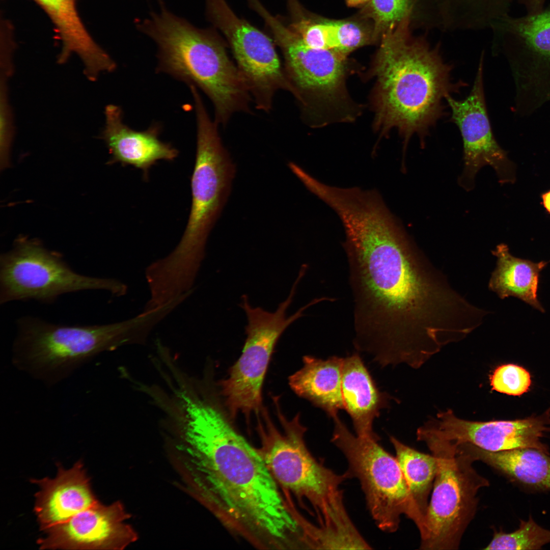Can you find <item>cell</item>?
<instances>
[{
  "mask_svg": "<svg viewBox=\"0 0 550 550\" xmlns=\"http://www.w3.org/2000/svg\"><path fill=\"white\" fill-rule=\"evenodd\" d=\"M57 466L54 478L30 480L40 489L35 494L34 510L42 531L68 520L99 501L81 460L70 469L60 464Z\"/></svg>",
  "mask_w": 550,
  "mask_h": 550,
  "instance_id": "e0dca14e",
  "label": "cell"
},
{
  "mask_svg": "<svg viewBox=\"0 0 550 550\" xmlns=\"http://www.w3.org/2000/svg\"><path fill=\"white\" fill-rule=\"evenodd\" d=\"M549 423L547 413L522 420L482 422L459 418L448 409L429 420L425 431L431 437L456 446L470 444L491 452L530 448L549 454L548 448L541 441Z\"/></svg>",
  "mask_w": 550,
  "mask_h": 550,
  "instance_id": "9a60e30c",
  "label": "cell"
},
{
  "mask_svg": "<svg viewBox=\"0 0 550 550\" xmlns=\"http://www.w3.org/2000/svg\"><path fill=\"white\" fill-rule=\"evenodd\" d=\"M420 0H371L366 7L365 13L374 22L373 40L395 29L405 18L411 17L416 21Z\"/></svg>",
  "mask_w": 550,
  "mask_h": 550,
  "instance_id": "4316f807",
  "label": "cell"
},
{
  "mask_svg": "<svg viewBox=\"0 0 550 550\" xmlns=\"http://www.w3.org/2000/svg\"><path fill=\"white\" fill-rule=\"evenodd\" d=\"M343 358L323 360L306 355L303 367L289 378L292 390L333 418L344 409L342 392Z\"/></svg>",
  "mask_w": 550,
  "mask_h": 550,
  "instance_id": "ffe728a7",
  "label": "cell"
},
{
  "mask_svg": "<svg viewBox=\"0 0 550 550\" xmlns=\"http://www.w3.org/2000/svg\"><path fill=\"white\" fill-rule=\"evenodd\" d=\"M158 323L152 311L120 322L92 325H59L25 316L17 321L12 363L45 384L54 386L100 353L143 344Z\"/></svg>",
  "mask_w": 550,
  "mask_h": 550,
  "instance_id": "8992f818",
  "label": "cell"
},
{
  "mask_svg": "<svg viewBox=\"0 0 550 550\" xmlns=\"http://www.w3.org/2000/svg\"><path fill=\"white\" fill-rule=\"evenodd\" d=\"M194 104L197 149L191 178L190 211L179 243L163 258L170 272L185 279L197 276L208 237L226 203L236 172L222 142L218 124L210 118L202 100H196Z\"/></svg>",
  "mask_w": 550,
  "mask_h": 550,
  "instance_id": "52a82bcc",
  "label": "cell"
},
{
  "mask_svg": "<svg viewBox=\"0 0 550 550\" xmlns=\"http://www.w3.org/2000/svg\"><path fill=\"white\" fill-rule=\"evenodd\" d=\"M127 286L114 279L86 276L73 270L61 254L40 242L17 239L13 249L0 256V304L34 299L53 302L61 295L87 290H104L115 296Z\"/></svg>",
  "mask_w": 550,
  "mask_h": 550,
  "instance_id": "8fae6325",
  "label": "cell"
},
{
  "mask_svg": "<svg viewBox=\"0 0 550 550\" xmlns=\"http://www.w3.org/2000/svg\"><path fill=\"white\" fill-rule=\"evenodd\" d=\"M342 392L345 410L358 436L379 439L373 422L387 405L388 396L379 391L360 355L343 358Z\"/></svg>",
  "mask_w": 550,
  "mask_h": 550,
  "instance_id": "d6986e66",
  "label": "cell"
},
{
  "mask_svg": "<svg viewBox=\"0 0 550 550\" xmlns=\"http://www.w3.org/2000/svg\"><path fill=\"white\" fill-rule=\"evenodd\" d=\"M331 439L343 453L349 473L356 477L365 493L368 507L381 530L394 532L405 514L425 534V519L413 499L396 459L378 443V439L354 435L337 416L333 418Z\"/></svg>",
  "mask_w": 550,
  "mask_h": 550,
  "instance_id": "30bf717a",
  "label": "cell"
},
{
  "mask_svg": "<svg viewBox=\"0 0 550 550\" xmlns=\"http://www.w3.org/2000/svg\"><path fill=\"white\" fill-rule=\"evenodd\" d=\"M390 439L415 503L425 519L428 498L437 471L436 458L432 454L418 451L394 436H391Z\"/></svg>",
  "mask_w": 550,
  "mask_h": 550,
  "instance_id": "484cf974",
  "label": "cell"
},
{
  "mask_svg": "<svg viewBox=\"0 0 550 550\" xmlns=\"http://www.w3.org/2000/svg\"><path fill=\"white\" fill-rule=\"evenodd\" d=\"M261 412L258 450L286 497L292 493L301 503L305 500L310 503L328 544L343 545L355 540L359 532L346 511L340 488L348 474L338 475L313 457L304 441L307 428L300 424L299 414L288 420L278 409L280 430L265 409Z\"/></svg>",
  "mask_w": 550,
  "mask_h": 550,
  "instance_id": "5b68a950",
  "label": "cell"
},
{
  "mask_svg": "<svg viewBox=\"0 0 550 550\" xmlns=\"http://www.w3.org/2000/svg\"><path fill=\"white\" fill-rule=\"evenodd\" d=\"M429 29L444 31L490 29L500 17L509 14L510 0H422Z\"/></svg>",
  "mask_w": 550,
  "mask_h": 550,
  "instance_id": "7402d4cb",
  "label": "cell"
},
{
  "mask_svg": "<svg viewBox=\"0 0 550 550\" xmlns=\"http://www.w3.org/2000/svg\"><path fill=\"white\" fill-rule=\"evenodd\" d=\"M419 441L426 444L437 462L420 549H457L475 514L478 492L489 481L474 468V457L459 447L428 436Z\"/></svg>",
  "mask_w": 550,
  "mask_h": 550,
  "instance_id": "9c48e42d",
  "label": "cell"
},
{
  "mask_svg": "<svg viewBox=\"0 0 550 550\" xmlns=\"http://www.w3.org/2000/svg\"><path fill=\"white\" fill-rule=\"evenodd\" d=\"M492 254L497 260L489 280V289L501 299L514 296L544 312L538 299L537 291L540 272L550 261L536 263L515 257L504 243L498 245Z\"/></svg>",
  "mask_w": 550,
  "mask_h": 550,
  "instance_id": "603a6c76",
  "label": "cell"
},
{
  "mask_svg": "<svg viewBox=\"0 0 550 550\" xmlns=\"http://www.w3.org/2000/svg\"><path fill=\"white\" fill-rule=\"evenodd\" d=\"M52 17L59 29L64 48L58 62L65 63L75 53L84 65V71L93 74L107 65L109 56L89 36L77 15L74 0H37Z\"/></svg>",
  "mask_w": 550,
  "mask_h": 550,
  "instance_id": "cb8c5ba5",
  "label": "cell"
},
{
  "mask_svg": "<svg viewBox=\"0 0 550 550\" xmlns=\"http://www.w3.org/2000/svg\"><path fill=\"white\" fill-rule=\"evenodd\" d=\"M371 0H346L347 5L350 7H355L361 4L368 3Z\"/></svg>",
  "mask_w": 550,
  "mask_h": 550,
  "instance_id": "836d02e7",
  "label": "cell"
},
{
  "mask_svg": "<svg viewBox=\"0 0 550 550\" xmlns=\"http://www.w3.org/2000/svg\"><path fill=\"white\" fill-rule=\"evenodd\" d=\"M341 222L358 350L383 367H416L467 333L476 306L428 261L384 203L358 205Z\"/></svg>",
  "mask_w": 550,
  "mask_h": 550,
  "instance_id": "6da1fadb",
  "label": "cell"
},
{
  "mask_svg": "<svg viewBox=\"0 0 550 550\" xmlns=\"http://www.w3.org/2000/svg\"><path fill=\"white\" fill-rule=\"evenodd\" d=\"M262 18L281 50L290 93L297 101L305 120L317 126L353 120L356 114L346 88L347 57L309 46L268 11Z\"/></svg>",
  "mask_w": 550,
  "mask_h": 550,
  "instance_id": "ba28073f",
  "label": "cell"
},
{
  "mask_svg": "<svg viewBox=\"0 0 550 550\" xmlns=\"http://www.w3.org/2000/svg\"><path fill=\"white\" fill-rule=\"evenodd\" d=\"M461 447L472 456L527 489L550 491L549 454L535 448H524L491 452L473 445Z\"/></svg>",
  "mask_w": 550,
  "mask_h": 550,
  "instance_id": "44dd1931",
  "label": "cell"
},
{
  "mask_svg": "<svg viewBox=\"0 0 550 550\" xmlns=\"http://www.w3.org/2000/svg\"><path fill=\"white\" fill-rule=\"evenodd\" d=\"M550 542V530L538 525L530 516L527 520H520L514 531L494 533L485 549H540Z\"/></svg>",
  "mask_w": 550,
  "mask_h": 550,
  "instance_id": "83f0119b",
  "label": "cell"
},
{
  "mask_svg": "<svg viewBox=\"0 0 550 550\" xmlns=\"http://www.w3.org/2000/svg\"><path fill=\"white\" fill-rule=\"evenodd\" d=\"M483 57L469 95L462 100L451 95L446 98L463 141V169L458 183L467 191L474 188L475 177L485 166L494 169L501 183L512 182L515 176L512 163L492 132L483 89Z\"/></svg>",
  "mask_w": 550,
  "mask_h": 550,
  "instance_id": "5bb4252c",
  "label": "cell"
},
{
  "mask_svg": "<svg viewBox=\"0 0 550 550\" xmlns=\"http://www.w3.org/2000/svg\"><path fill=\"white\" fill-rule=\"evenodd\" d=\"M0 147L1 167L8 165L9 153L13 137L11 111L7 94V87H1Z\"/></svg>",
  "mask_w": 550,
  "mask_h": 550,
  "instance_id": "4dcf8cb0",
  "label": "cell"
},
{
  "mask_svg": "<svg viewBox=\"0 0 550 550\" xmlns=\"http://www.w3.org/2000/svg\"><path fill=\"white\" fill-rule=\"evenodd\" d=\"M207 16L224 34L256 108L269 112L274 97L290 86L271 40L238 18L225 0H206Z\"/></svg>",
  "mask_w": 550,
  "mask_h": 550,
  "instance_id": "4fadbf2b",
  "label": "cell"
},
{
  "mask_svg": "<svg viewBox=\"0 0 550 550\" xmlns=\"http://www.w3.org/2000/svg\"><path fill=\"white\" fill-rule=\"evenodd\" d=\"M104 115L101 135L112 155L109 163L131 166L141 170L147 179L149 169L158 161H172L178 156L176 149L159 139L158 125L143 131L132 129L124 123L122 111L115 104L105 106Z\"/></svg>",
  "mask_w": 550,
  "mask_h": 550,
  "instance_id": "ac0fdd59",
  "label": "cell"
},
{
  "mask_svg": "<svg viewBox=\"0 0 550 550\" xmlns=\"http://www.w3.org/2000/svg\"><path fill=\"white\" fill-rule=\"evenodd\" d=\"M336 52L345 57L371 41L367 33L359 24L349 21H335Z\"/></svg>",
  "mask_w": 550,
  "mask_h": 550,
  "instance_id": "f546056e",
  "label": "cell"
},
{
  "mask_svg": "<svg viewBox=\"0 0 550 550\" xmlns=\"http://www.w3.org/2000/svg\"><path fill=\"white\" fill-rule=\"evenodd\" d=\"M492 390L508 395L520 396L527 392L531 383L529 372L514 364L499 366L489 377Z\"/></svg>",
  "mask_w": 550,
  "mask_h": 550,
  "instance_id": "f1b7e54d",
  "label": "cell"
},
{
  "mask_svg": "<svg viewBox=\"0 0 550 550\" xmlns=\"http://www.w3.org/2000/svg\"><path fill=\"white\" fill-rule=\"evenodd\" d=\"M490 29L497 41L516 44L533 55L550 60V6L521 17L506 14Z\"/></svg>",
  "mask_w": 550,
  "mask_h": 550,
  "instance_id": "d4e9b609",
  "label": "cell"
},
{
  "mask_svg": "<svg viewBox=\"0 0 550 550\" xmlns=\"http://www.w3.org/2000/svg\"><path fill=\"white\" fill-rule=\"evenodd\" d=\"M120 501H99L68 520L46 529L37 540L41 549L121 550L135 542L137 533Z\"/></svg>",
  "mask_w": 550,
  "mask_h": 550,
  "instance_id": "2e32d148",
  "label": "cell"
},
{
  "mask_svg": "<svg viewBox=\"0 0 550 550\" xmlns=\"http://www.w3.org/2000/svg\"><path fill=\"white\" fill-rule=\"evenodd\" d=\"M543 203L546 209L550 213V190L542 195Z\"/></svg>",
  "mask_w": 550,
  "mask_h": 550,
  "instance_id": "d6a6232c",
  "label": "cell"
},
{
  "mask_svg": "<svg viewBox=\"0 0 550 550\" xmlns=\"http://www.w3.org/2000/svg\"><path fill=\"white\" fill-rule=\"evenodd\" d=\"M137 24L158 47L157 70L200 89L214 107V121L223 126L237 113L251 112L253 101L223 42L209 30L198 29L166 8Z\"/></svg>",
  "mask_w": 550,
  "mask_h": 550,
  "instance_id": "277c9868",
  "label": "cell"
},
{
  "mask_svg": "<svg viewBox=\"0 0 550 550\" xmlns=\"http://www.w3.org/2000/svg\"><path fill=\"white\" fill-rule=\"evenodd\" d=\"M180 437L194 493L225 527L260 549L296 545L301 515L282 493L258 449L216 406L196 410Z\"/></svg>",
  "mask_w": 550,
  "mask_h": 550,
  "instance_id": "7a4b0ae2",
  "label": "cell"
},
{
  "mask_svg": "<svg viewBox=\"0 0 550 550\" xmlns=\"http://www.w3.org/2000/svg\"><path fill=\"white\" fill-rule=\"evenodd\" d=\"M406 17L380 38L372 66L375 76L374 126L381 136L396 128L403 152L415 134L424 147L429 128L444 114L443 99L458 89L451 81V66L439 45L432 47L424 35L413 36Z\"/></svg>",
  "mask_w": 550,
  "mask_h": 550,
  "instance_id": "3957f363",
  "label": "cell"
},
{
  "mask_svg": "<svg viewBox=\"0 0 550 550\" xmlns=\"http://www.w3.org/2000/svg\"><path fill=\"white\" fill-rule=\"evenodd\" d=\"M296 289L292 286L287 298L274 312L253 307L246 295L241 297L240 307L248 320L246 338L240 357L230 369L228 377L219 383L231 417L241 412L248 419L252 413L258 414L262 409V384L275 346L286 328L310 306L307 304L287 316Z\"/></svg>",
  "mask_w": 550,
  "mask_h": 550,
  "instance_id": "7c38bea8",
  "label": "cell"
},
{
  "mask_svg": "<svg viewBox=\"0 0 550 550\" xmlns=\"http://www.w3.org/2000/svg\"><path fill=\"white\" fill-rule=\"evenodd\" d=\"M526 9L527 14H533L541 12L544 8L545 0H517Z\"/></svg>",
  "mask_w": 550,
  "mask_h": 550,
  "instance_id": "1f68e13d",
  "label": "cell"
}]
</instances>
